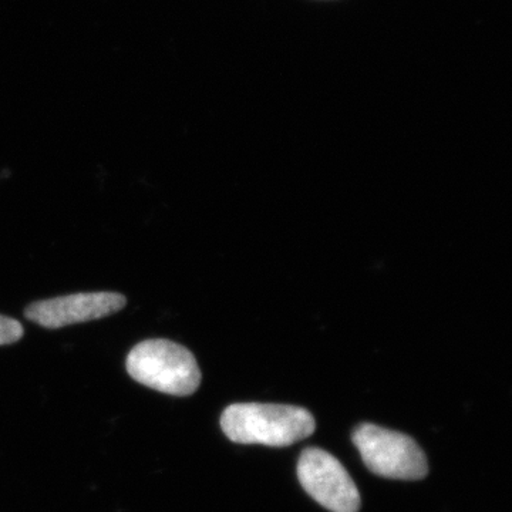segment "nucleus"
<instances>
[{
  "label": "nucleus",
  "instance_id": "obj_3",
  "mask_svg": "<svg viewBox=\"0 0 512 512\" xmlns=\"http://www.w3.org/2000/svg\"><path fill=\"white\" fill-rule=\"evenodd\" d=\"M352 439L363 463L376 476L417 481L429 473L423 450L406 434L365 423L356 427Z\"/></svg>",
  "mask_w": 512,
  "mask_h": 512
},
{
  "label": "nucleus",
  "instance_id": "obj_2",
  "mask_svg": "<svg viewBox=\"0 0 512 512\" xmlns=\"http://www.w3.org/2000/svg\"><path fill=\"white\" fill-rule=\"evenodd\" d=\"M127 372L136 382L171 396H190L201 383V370L194 355L165 339L144 340L131 349Z\"/></svg>",
  "mask_w": 512,
  "mask_h": 512
},
{
  "label": "nucleus",
  "instance_id": "obj_1",
  "mask_svg": "<svg viewBox=\"0 0 512 512\" xmlns=\"http://www.w3.org/2000/svg\"><path fill=\"white\" fill-rule=\"evenodd\" d=\"M221 429L234 443L286 447L311 437L316 421L302 407L238 403L222 413Z\"/></svg>",
  "mask_w": 512,
  "mask_h": 512
},
{
  "label": "nucleus",
  "instance_id": "obj_4",
  "mask_svg": "<svg viewBox=\"0 0 512 512\" xmlns=\"http://www.w3.org/2000/svg\"><path fill=\"white\" fill-rule=\"evenodd\" d=\"M298 478L316 503L332 512H357L362 498L342 463L328 451L311 447L302 451Z\"/></svg>",
  "mask_w": 512,
  "mask_h": 512
},
{
  "label": "nucleus",
  "instance_id": "obj_5",
  "mask_svg": "<svg viewBox=\"0 0 512 512\" xmlns=\"http://www.w3.org/2000/svg\"><path fill=\"white\" fill-rule=\"evenodd\" d=\"M127 305L126 296L114 292L74 293L30 303L25 315L46 329H60L76 323L106 318Z\"/></svg>",
  "mask_w": 512,
  "mask_h": 512
},
{
  "label": "nucleus",
  "instance_id": "obj_6",
  "mask_svg": "<svg viewBox=\"0 0 512 512\" xmlns=\"http://www.w3.org/2000/svg\"><path fill=\"white\" fill-rule=\"evenodd\" d=\"M25 330L18 320L0 315V346L12 345L23 338Z\"/></svg>",
  "mask_w": 512,
  "mask_h": 512
}]
</instances>
